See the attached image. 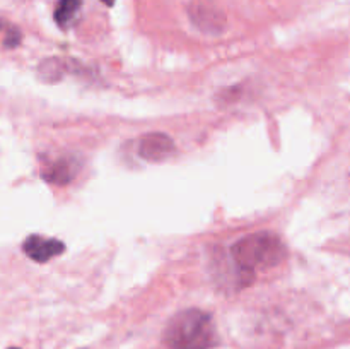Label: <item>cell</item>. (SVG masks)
I'll use <instances>...</instances> for the list:
<instances>
[{"label":"cell","mask_w":350,"mask_h":349,"mask_svg":"<svg viewBox=\"0 0 350 349\" xmlns=\"http://www.w3.org/2000/svg\"><path fill=\"white\" fill-rule=\"evenodd\" d=\"M10 349H19V348H10Z\"/></svg>","instance_id":"9c48e42d"},{"label":"cell","mask_w":350,"mask_h":349,"mask_svg":"<svg viewBox=\"0 0 350 349\" xmlns=\"http://www.w3.org/2000/svg\"><path fill=\"white\" fill-rule=\"evenodd\" d=\"M231 255L239 270L253 279L256 270L272 269L286 260V245L272 233H253L232 245Z\"/></svg>","instance_id":"7a4b0ae2"},{"label":"cell","mask_w":350,"mask_h":349,"mask_svg":"<svg viewBox=\"0 0 350 349\" xmlns=\"http://www.w3.org/2000/svg\"><path fill=\"white\" fill-rule=\"evenodd\" d=\"M174 149H176L174 140L163 132L146 133L144 137H140L139 147H137L140 157H144L146 161H154V163H159V161L170 157Z\"/></svg>","instance_id":"277c9868"},{"label":"cell","mask_w":350,"mask_h":349,"mask_svg":"<svg viewBox=\"0 0 350 349\" xmlns=\"http://www.w3.org/2000/svg\"><path fill=\"white\" fill-rule=\"evenodd\" d=\"M163 339L170 349H211L217 344V331L211 315L190 308L167 322Z\"/></svg>","instance_id":"6da1fadb"},{"label":"cell","mask_w":350,"mask_h":349,"mask_svg":"<svg viewBox=\"0 0 350 349\" xmlns=\"http://www.w3.org/2000/svg\"><path fill=\"white\" fill-rule=\"evenodd\" d=\"M79 7H81V0H60L57 9H55V21H57L58 26H67L74 19Z\"/></svg>","instance_id":"52a82bcc"},{"label":"cell","mask_w":350,"mask_h":349,"mask_svg":"<svg viewBox=\"0 0 350 349\" xmlns=\"http://www.w3.org/2000/svg\"><path fill=\"white\" fill-rule=\"evenodd\" d=\"M103 2H105L106 5H113V2H115V0H103Z\"/></svg>","instance_id":"ba28073f"},{"label":"cell","mask_w":350,"mask_h":349,"mask_svg":"<svg viewBox=\"0 0 350 349\" xmlns=\"http://www.w3.org/2000/svg\"><path fill=\"white\" fill-rule=\"evenodd\" d=\"M23 252L34 262L44 263L51 260L53 257L62 255L65 252V245L60 240L44 238L40 235H31L24 240Z\"/></svg>","instance_id":"5b68a950"},{"label":"cell","mask_w":350,"mask_h":349,"mask_svg":"<svg viewBox=\"0 0 350 349\" xmlns=\"http://www.w3.org/2000/svg\"><path fill=\"white\" fill-rule=\"evenodd\" d=\"M193 26L205 34H219L226 29V14L211 0H195L188 9Z\"/></svg>","instance_id":"3957f363"},{"label":"cell","mask_w":350,"mask_h":349,"mask_svg":"<svg viewBox=\"0 0 350 349\" xmlns=\"http://www.w3.org/2000/svg\"><path fill=\"white\" fill-rule=\"evenodd\" d=\"M79 171V163L70 157H62L53 161L43 170V178L55 185H67L75 178Z\"/></svg>","instance_id":"8992f818"}]
</instances>
